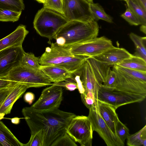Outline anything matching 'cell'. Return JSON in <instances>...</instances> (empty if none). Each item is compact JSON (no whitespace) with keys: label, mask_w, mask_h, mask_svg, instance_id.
<instances>
[{"label":"cell","mask_w":146,"mask_h":146,"mask_svg":"<svg viewBox=\"0 0 146 146\" xmlns=\"http://www.w3.org/2000/svg\"><path fill=\"white\" fill-rule=\"evenodd\" d=\"M22 113L31 135L40 131L43 137V146H50L58 137L66 132L72 119L76 115L56 108L37 110L31 106L23 108Z\"/></svg>","instance_id":"cell-1"},{"label":"cell","mask_w":146,"mask_h":146,"mask_svg":"<svg viewBox=\"0 0 146 146\" xmlns=\"http://www.w3.org/2000/svg\"><path fill=\"white\" fill-rule=\"evenodd\" d=\"M99 26L94 20L87 22L68 21L58 31L53 38L59 45L70 47L97 37Z\"/></svg>","instance_id":"cell-2"},{"label":"cell","mask_w":146,"mask_h":146,"mask_svg":"<svg viewBox=\"0 0 146 146\" xmlns=\"http://www.w3.org/2000/svg\"><path fill=\"white\" fill-rule=\"evenodd\" d=\"M50 47L46 48L45 52L39 58L41 65H54L63 68L71 73L76 71L88 56H74L71 53L69 47L58 45L56 42H48Z\"/></svg>","instance_id":"cell-3"},{"label":"cell","mask_w":146,"mask_h":146,"mask_svg":"<svg viewBox=\"0 0 146 146\" xmlns=\"http://www.w3.org/2000/svg\"><path fill=\"white\" fill-rule=\"evenodd\" d=\"M117 84L113 90L146 96V72L136 70L113 65Z\"/></svg>","instance_id":"cell-4"},{"label":"cell","mask_w":146,"mask_h":146,"mask_svg":"<svg viewBox=\"0 0 146 146\" xmlns=\"http://www.w3.org/2000/svg\"><path fill=\"white\" fill-rule=\"evenodd\" d=\"M68 21L62 15L43 7L36 15L33 24L38 34L50 40Z\"/></svg>","instance_id":"cell-5"},{"label":"cell","mask_w":146,"mask_h":146,"mask_svg":"<svg viewBox=\"0 0 146 146\" xmlns=\"http://www.w3.org/2000/svg\"><path fill=\"white\" fill-rule=\"evenodd\" d=\"M0 78L25 85L28 88L50 85L52 82L41 69L35 70L21 64L12 69L6 76Z\"/></svg>","instance_id":"cell-6"},{"label":"cell","mask_w":146,"mask_h":146,"mask_svg":"<svg viewBox=\"0 0 146 146\" xmlns=\"http://www.w3.org/2000/svg\"><path fill=\"white\" fill-rule=\"evenodd\" d=\"M72 77L76 81L78 89L81 94L91 93L98 100V95L102 84L98 80L86 59L81 66L72 73Z\"/></svg>","instance_id":"cell-7"},{"label":"cell","mask_w":146,"mask_h":146,"mask_svg":"<svg viewBox=\"0 0 146 146\" xmlns=\"http://www.w3.org/2000/svg\"><path fill=\"white\" fill-rule=\"evenodd\" d=\"M91 123L88 116L76 115L71 120L66 132L81 146H91L93 139Z\"/></svg>","instance_id":"cell-8"},{"label":"cell","mask_w":146,"mask_h":146,"mask_svg":"<svg viewBox=\"0 0 146 146\" xmlns=\"http://www.w3.org/2000/svg\"><path fill=\"white\" fill-rule=\"evenodd\" d=\"M113 46L110 40L102 36L90 39L69 47L71 53L73 55L90 57L97 56Z\"/></svg>","instance_id":"cell-9"},{"label":"cell","mask_w":146,"mask_h":146,"mask_svg":"<svg viewBox=\"0 0 146 146\" xmlns=\"http://www.w3.org/2000/svg\"><path fill=\"white\" fill-rule=\"evenodd\" d=\"M93 131H96L104 140L107 146H124V143L115 135L100 115L98 108L89 109L88 116Z\"/></svg>","instance_id":"cell-10"},{"label":"cell","mask_w":146,"mask_h":146,"mask_svg":"<svg viewBox=\"0 0 146 146\" xmlns=\"http://www.w3.org/2000/svg\"><path fill=\"white\" fill-rule=\"evenodd\" d=\"M63 15L68 21L94 20L90 3L85 0H62Z\"/></svg>","instance_id":"cell-11"},{"label":"cell","mask_w":146,"mask_h":146,"mask_svg":"<svg viewBox=\"0 0 146 146\" xmlns=\"http://www.w3.org/2000/svg\"><path fill=\"white\" fill-rule=\"evenodd\" d=\"M146 96L117 90L109 91L101 88L98 95V100L108 103L116 109L128 104L140 102L143 101Z\"/></svg>","instance_id":"cell-12"},{"label":"cell","mask_w":146,"mask_h":146,"mask_svg":"<svg viewBox=\"0 0 146 146\" xmlns=\"http://www.w3.org/2000/svg\"><path fill=\"white\" fill-rule=\"evenodd\" d=\"M44 89L38 99L31 107L36 110H47L59 108L63 99L62 87L51 84Z\"/></svg>","instance_id":"cell-13"},{"label":"cell","mask_w":146,"mask_h":146,"mask_svg":"<svg viewBox=\"0 0 146 146\" xmlns=\"http://www.w3.org/2000/svg\"><path fill=\"white\" fill-rule=\"evenodd\" d=\"M25 52L22 46H12L0 51V77L6 76L12 69L20 65Z\"/></svg>","instance_id":"cell-14"},{"label":"cell","mask_w":146,"mask_h":146,"mask_svg":"<svg viewBox=\"0 0 146 146\" xmlns=\"http://www.w3.org/2000/svg\"><path fill=\"white\" fill-rule=\"evenodd\" d=\"M132 55V54L124 48L113 46L93 57L111 66L118 65Z\"/></svg>","instance_id":"cell-15"},{"label":"cell","mask_w":146,"mask_h":146,"mask_svg":"<svg viewBox=\"0 0 146 146\" xmlns=\"http://www.w3.org/2000/svg\"><path fill=\"white\" fill-rule=\"evenodd\" d=\"M29 32L25 25H19L12 33L0 40V51L12 46H22Z\"/></svg>","instance_id":"cell-16"},{"label":"cell","mask_w":146,"mask_h":146,"mask_svg":"<svg viewBox=\"0 0 146 146\" xmlns=\"http://www.w3.org/2000/svg\"><path fill=\"white\" fill-rule=\"evenodd\" d=\"M28 88L26 85L20 83H18L14 86L0 108V120L5 115L10 113L15 103L21 97Z\"/></svg>","instance_id":"cell-17"},{"label":"cell","mask_w":146,"mask_h":146,"mask_svg":"<svg viewBox=\"0 0 146 146\" xmlns=\"http://www.w3.org/2000/svg\"><path fill=\"white\" fill-rule=\"evenodd\" d=\"M98 107L99 113L101 117L113 133L118 137L116 134V126L119 119L116 112L117 109L108 103L98 100Z\"/></svg>","instance_id":"cell-18"},{"label":"cell","mask_w":146,"mask_h":146,"mask_svg":"<svg viewBox=\"0 0 146 146\" xmlns=\"http://www.w3.org/2000/svg\"><path fill=\"white\" fill-rule=\"evenodd\" d=\"M40 69L50 79L52 82L63 81L71 78L72 73L65 68L54 65H41Z\"/></svg>","instance_id":"cell-19"},{"label":"cell","mask_w":146,"mask_h":146,"mask_svg":"<svg viewBox=\"0 0 146 146\" xmlns=\"http://www.w3.org/2000/svg\"><path fill=\"white\" fill-rule=\"evenodd\" d=\"M86 59L97 79L102 84L106 80L110 66L99 61L93 57H89Z\"/></svg>","instance_id":"cell-20"},{"label":"cell","mask_w":146,"mask_h":146,"mask_svg":"<svg viewBox=\"0 0 146 146\" xmlns=\"http://www.w3.org/2000/svg\"><path fill=\"white\" fill-rule=\"evenodd\" d=\"M24 146L0 120V146Z\"/></svg>","instance_id":"cell-21"},{"label":"cell","mask_w":146,"mask_h":146,"mask_svg":"<svg viewBox=\"0 0 146 146\" xmlns=\"http://www.w3.org/2000/svg\"><path fill=\"white\" fill-rule=\"evenodd\" d=\"M117 65L127 68L146 72V61L133 55Z\"/></svg>","instance_id":"cell-22"},{"label":"cell","mask_w":146,"mask_h":146,"mask_svg":"<svg viewBox=\"0 0 146 146\" xmlns=\"http://www.w3.org/2000/svg\"><path fill=\"white\" fill-rule=\"evenodd\" d=\"M129 36L135 47V51L133 55L146 61V37H141L132 33L129 34Z\"/></svg>","instance_id":"cell-23"},{"label":"cell","mask_w":146,"mask_h":146,"mask_svg":"<svg viewBox=\"0 0 146 146\" xmlns=\"http://www.w3.org/2000/svg\"><path fill=\"white\" fill-rule=\"evenodd\" d=\"M127 6L139 19L141 25H146V8L139 0H128Z\"/></svg>","instance_id":"cell-24"},{"label":"cell","mask_w":146,"mask_h":146,"mask_svg":"<svg viewBox=\"0 0 146 146\" xmlns=\"http://www.w3.org/2000/svg\"><path fill=\"white\" fill-rule=\"evenodd\" d=\"M129 146H146V125L136 133L130 135L127 138Z\"/></svg>","instance_id":"cell-25"},{"label":"cell","mask_w":146,"mask_h":146,"mask_svg":"<svg viewBox=\"0 0 146 146\" xmlns=\"http://www.w3.org/2000/svg\"><path fill=\"white\" fill-rule=\"evenodd\" d=\"M90 10L94 21H97L102 20L109 23L113 22L111 17L106 13L102 7L98 3H90Z\"/></svg>","instance_id":"cell-26"},{"label":"cell","mask_w":146,"mask_h":146,"mask_svg":"<svg viewBox=\"0 0 146 146\" xmlns=\"http://www.w3.org/2000/svg\"><path fill=\"white\" fill-rule=\"evenodd\" d=\"M39 58L32 53L25 52L22 56L20 64L26 67L35 70L40 69L41 65L39 63Z\"/></svg>","instance_id":"cell-27"},{"label":"cell","mask_w":146,"mask_h":146,"mask_svg":"<svg viewBox=\"0 0 146 146\" xmlns=\"http://www.w3.org/2000/svg\"><path fill=\"white\" fill-rule=\"evenodd\" d=\"M25 9L23 0H0V9L20 12Z\"/></svg>","instance_id":"cell-28"},{"label":"cell","mask_w":146,"mask_h":146,"mask_svg":"<svg viewBox=\"0 0 146 146\" xmlns=\"http://www.w3.org/2000/svg\"><path fill=\"white\" fill-rule=\"evenodd\" d=\"M22 11L0 9V21L14 22L19 20Z\"/></svg>","instance_id":"cell-29"},{"label":"cell","mask_w":146,"mask_h":146,"mask_svg":"<svg viewBox=\"0 0 146 146\" xmlns=\"http://www.w3.org/2000/svg\"><path fill=\"white\" fill-rule=\"evenodd\" d=\"M117 84L116 76L115 72L109 69L106 79L102 84V88L109 91H113L115 88Z\"/></svg>","instance_id":"cell-30"},{"label":"cell","mask_w":146,"mask_h":146,"mask_svg":"<svg viewBox=\"0 0 146 146\" xmlns=\"http://www.w3.org/2000/svg\"><path fill=\"white\" fill-rule=\"evenodd\" d=\"M76 146L74 141L66 132L56 139L50 146Z\"/></svg>","instance_id":"cell-31"},{"label":"cell","mask_w":146,"mask_h":146,"mask_svg":"<svg viewBox=\"0 0 146 146\" xmlns=\"http://www.w3.org/2000/svg\"><path fill=\"white\" fill-rule=\"evenodd\" d=\"M43 7L56 12L63 15L62 0H45Z\"/></svg>","instance_id":"cell-32"},{"label":"cell","mask_w":146,"mask_h":146,"mask_svg":"<svg viewBox=\"0 0 146 146\" xmlns=\"http://www.w3.org/2000/svg\"><path fill=\"white\" fill-rule=\"evenodd\" d=\"M121 16L131 25H141L140 21L134 12L128 7Z\"/></svg>","instance_id":"cell-33"},{"label":"cell","mask_w":146,"mask_h":146,"mask_svg":"<svg viewBox=\"0 0 146 146\" xmlns=\"http://www.w3.org/2000/svg\"><path fill=\"white\" fill-rule=\"evenodd\" d=\"M117 136L124 143L125 140L130 135L129 130L127 127L119 119L116 126Z\"/></svg>","instance_id":"cell-34"},{"label":"cell","mask_w":146,"mask_h":146,"mask_svg":"<svg viewBox=\"0 0 146 146\" xmlns=\"http://www.w3.org/2000/svg\"><path fill=\"white\" fill-rule=\"evenodd\" d=\"M44 138L40 131L31 134L29 142L24 146H43Z\"/></svg>","instance_id":"cell-35"},{"label":"cell","mask_w":146,"mask_h":146,"mask_svg":"<svg viewBox=\"0 0 146 146\" xmlns=\"http://www.w3.org/2000/svg\"><path fill=\"white\" fill-rule=\"evenodd\" d=\"M82 101L85 106L89 109L93 107L98 108V101L92 94L86 96L81 95Z\"/></svg>","instance_id":"cell-36"},{"label":"cell","mask_w":146,"mask_h":146,"mask_svg":"<svg viewBox=\"0 0 146 146\" xmlns=\"http://www.w3.org/2000/svg\"><path fill=\"white\" fill-rule=\"evenodd\" d=\"M52 84L60 86L70 91L74 90L78 88L77 83L72 76L71 78H67L63 81L54 82Z\"/></svg>","instance_id":"cell-37"},{"label":"cell","mask_w":146,"mask_h":146,"mask_svg":"<svg viewBox=\"0 0 146 146\" xmlns=\"http://www.w3.org/2000/svg\"><path fill=\"white\" fill-rule=\"evenodd\" d=\"M16 84H13L8 88L0 90V108Z\"/></svg>","instance_id":"cell-38"},{"label":"cell","mask_w":146,"mask_h":146,"mask_svg":"<svg viewBox=\"0 0 146 146\" xmlns=\"http://www.w3.org/2000/svg\"><path fill=\"white\" fill-rule=\"evenodd\" d=\"M17 83L5 80L0 77V90L8 88Z\"/></svg>","instance_id":"cell-39"},{"label":"cell","mask_w":146,"mask_h":146,"mask_svg":"<svg viewBox=\"0 0 146 146\" xmlns=\"http://www.w3.org/2000/svg\"><path fill=\"white\" fill-rule=\"evenodd\" d=\"M35 98V95L31 92H28L26 93L24 97L25 101L30 104L32 103Z\"/></svg>","instance_id":"cell-40"},{"label":"cell","mask_w":146,"mask_h":146,"mask_svg":"<svg viewBox=\"0 0 146 146\" xmlns=\"http://www.w3.org/2000/svg\"><path fill=\"white\" fill-rule=\"evenodd\" d=\"M21 118L15 117L11 119V122L14 124H17L19 123Z\"/></svg>","instance_id":"cell-41"},{"label":"cell","mask_w":146,"mask_h":146,"mask_svg":"<svg viewBox=\"0 0 146 146\" xmlns=\"http://www.w3.org/2000/svg\"><path fill=\"white\" fill-rule=\"evenodd\" d=\"M140 30L141 31L146 34V25H141L140 27Z\"/></svg>","instance_id":"cell-42"},{"label":"cell","mask_w":146,"mask_h":146,"mask_svg":"<svg viewBox=\"0 0 146 146\" xmlns=\"http://www.w3.org/2000/svg\"><path fill=\"white\" fill-rule=\"evenodd\" d=\"M144 7L146 8V0H139Z\"/></svg>","instance_id":"cell-43"},{"label":"cell","mask_w":146,"mask_h":146,"mask_svg":"<svg viewBox=\"0 0 146 146\" xmlns=\"http://www.w3.org/2000/svg\"><path fill=\"white\" fill-rule=\"evenodd\" d=\"M39 3H43V4L45 2V0H36Z\"/></svg>","instance_id":"cell-44"},{"label":"cell","mask_w":146,"mask_h":146,"mask_svg":"<svg viewBox=\"0 0 146 146\" xmlns=\"http://www.w3.org/2000/svg\"><path fill=\"white\" fill-rule=\"evenodd\" d=\"M87 1L89 3H91L93 2V0H85Z\"/></svg>","instance_id":"cell-45"},{"label":"cell","mask_w":146,"mask_h":146,"mask_svg":"<svg viewBox=\"0 0 146 146\" xmlns=\"http://www.w3.org/2000/svg\"><path fill=\"white\" fill-rule=\"evenodd\" d=\"M128 0H125V1L126 2Z\"/></svg>","instance_id":"cell-46"},{"label":"cell","mask_w":146,"mask_h":146,"mask_svg":"<svg viewBox=\"0 0 146 146\" xmlns=\"http://www.w3.org/2000/svg\"><path fill=\"white\" fill-rule=\"evenodd\" d=\"M123 0V1H125V0Z\"/></svg>","instance_id":"cell-47"}]
</instances>
